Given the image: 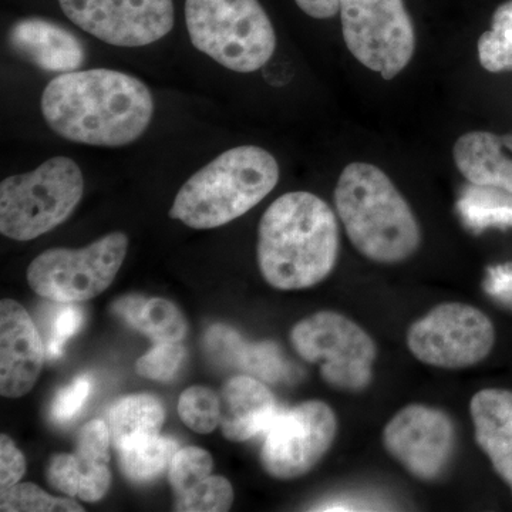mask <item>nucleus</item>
<instances>
[{"label": "nucleus", "instance_id": "1", "mask_svg": "<svg viewBox=\"0 0 512 512\" xmlns=\"http://www.w3.org/2000/svg\"><path fill=\"white\" fill-rule=\"evenodd\" d=\"M40 109L53 133L77 144L123 147L134 143L154 117L146 83L110 69L76 70L43 90Z\"/></svg>", "mask_w": 512, "mask_h": 512}, {"label": "nucleus", "instance_id": "2", "mask_svg": "<svg viewBox=\"0 0 512 512\" xmlns=\"http://www.w3.org/2000/svg\"><path fill=\"white\" fill-rule=\"evenodd\" d=\"M339 249L335 211L312 192L282 195L259 221V271L279 291H299L325 281L338 264Z\"/></svg>", "mask_w": 512, "mask_h": 512}, {"label": "nucleus", "instance_id": "3", "mask_svg": "<svg viewBox=\"0 0 512 512\" xmlns=\"http://www.w3.org/2000/svg\"><path fill=\"white\" fill-rule=\"evenodd\" d=\"M335 205L353 247L370 261L400 264L419 251V221L402 192L376 165H346L336 184Z\"/></svg>", "mask_w": 512, "mask_h": 512}, {"label": "nucleus", "instance_id": "4", "mask_svg": "<svg viewBox=\"0 0 512 512\" xmlns=\"http://www.w3.org/2000/svg\"><path fill=\"white\" fill-rule=\"evenodd\" d=\"M279 177L278 161L265 148H231L185 181L168 215L194 229L222 227L268 197Z\"/></svg>", "mask_w": 512, "mask_h": 512}, {"label": "nucleus", "instance_id": "5", "mask_svg": "<svg viewBox=\"0 0 512 512\" xmlns=\"http://www.w3.org/2000/svg\"><path fill=\"white\" fill-rule=\"evenodd\" d=\"M191 43L225 69L261 70L276 50V33L259 0H185Z\"/></svg>", "mask_w": 512, "mask_h": 512}, {"label": "nucleus", "instance_id": "6", "mask_svg": "<svg viewBox=\"0 0 512 512\" xmlns=\"http://www.w3.org/2000/svg\"><path fill=\"white\" fill-rule=\"evenodd\" d=\"M84 194L82 168L69 157H53L29 173L0 184V232L28 242L63 224Z\"/></svg>", "mask_w": 512, "mask_h": 512}, {"label": "nucleus", "instance_id": "7", "mask_svg": "<svg viewBox=\"0 0 512 512\" xmlns=\"http://www.w3.org/2000/svg\"><path fill=\"white\" fill-rule=\"evenodd\" d=\"M291 343L305 362L318 363L333 389L360 393L372 384L375 340L348 316L332 311L308 316L293 326Z\"/></svg>", "mask_w": 512, "mask_h": 512}, {"label": "nucleus", "instance_id": "8", "mask_svg": "<svg viewBox=\"0 0 512 512\" xmlns=\"http://www.w3.org/2000/svg\"><path fill=\"white\" fill-rule=\"evenodd\" d=\"M127 251L124 232H111L86 248L47 249L29 265L30 288L53 302L90 301L113 284Z\"/></svg>", "mask_w": 512, "mask_h": 512}, {"label": "nucleus", "instance_id": "9", "mask_svg": "<svg viewBox=\"0 0 512 512\" xmlns=\"http://www.w3.org/2000/svg\"><path fill=\"white\" fill-rule=\"evenodd\" d=\"M343 39L363 66L392 80L416 50V32L403 0H342Z\"/></svg>", "mask_w": 512, "mask_h": 512}, {"label": "nucleus", "instance_id": "10", "mask_svg": "<svg viewBox=\"0 0 512 512\" xmlns=\"http://www.w3.org/2000/svg\"><path fill=\"white\" fill-rule=\"evenodd\" d=\"M407 348L419 362L437 369L476 366L495 345L493 322L476 306L440 303L407 330Z\"/></svg>", "mask_w": 512, "mask_h": 512}, {"label": "nucleus", "instance_id": "11", "mask_svg": "<svg viewBox=\"0 0 512 512\" xmlns=\"http://www.w3.org/2000/svg\"><path fill=\"white\" fill-rule=\"evenodd\" d=\"M264 434L261 464L266 473L276 480H296L329 453L338 436V417L328 403L308 400L279 409Z\"/></svg>", "mask_w": 512, "mask_h": 512}, {"label": "nucleus", "instance_id": "12", "mask_svg": "<svg viewBox=\"0 0 512 512\" xmlns=\"http://www.w3.org/2000/svg\"><path fill=\"white\" fill-rule=\"evenodd\" d=\"M382 441L387 453L410 476L434 483L453 460L456 426L443 410L413 403L394 414L384 427Z\"/></svg>", "mask_w": 512, "mask_h": 512}, {"label": "nucleus", "instance_id": "13", "mask_svg": "<svg viewBox=\"0 0 512 512\" xmlns=\"http://www.w3.org/2000/svg\"><path fill=\"white\" fill-rule=\"evenodd\" d=\"M74 25L107 45L143 47L174 28L173 0H59Z\"/></svg>", "mask_w": 512, "mask_h": 512}, {"label": "nucleus", "instance_id": "14", "mask_svg": "<svg viewBox=\"0 0 512 512\" xmlns=\"http://www.w3.org/2000/svg\"><path fill=\"white\" fill-rule=\"evenodd\" d=\"M111 436L103 420H92L80 430L76 451L56 454L47 468V480L59 493L97 503L109 491Z\"/></svg>", "mask_w": 512, "mask_h": 512}, {"label": "nucleus", "instance_id": "15", "mask_svg": "<svg viewBox=\"0 0 512 512\" xmlns=\"http://www.w3.org/2000/svg\"><path fill=\"white\" fill-rule=\"evenodd\" d=\"M43 346L35 322L20 303L3 299L0 303V393L22 397L35 386L45 362Z\"/></svg>", "mask_w": 512, "mask_h": 512}, {"label": "nucleus", "instance_id": "16", "mask_svg": "<svg viewBox=\"0 0 512 512\" xmlns=\"http://www.w3.org/2000/svg\"><path fill=\"white\" fill-rule=\"evenodd\" d=\"M8 40L18 55L43 72H76L86 62L82 40L52 20L20 19L10 28Z\"/></svg>", "mask_w": 512, "mask_h": 512}, {"label": "nucleus", "instance_id": "17", "mask_svg": "<svg viewBox=\"0 0 512 512\" xmlns=\"http://www.w3.org/2000/svg\"><path fill=\"white\" fill-rule=\"evenodd\" d=\"M220 400L222 433L235 443L264 434L279 410L271 390L251 375L229 379Z\"/></svg>", "mask_w": 512, "mask_h": 512}, {"label": "nucleus", "instance_id": "18", "mask_svg": "<svg viewBox=\"0 0 512 512\" xmlns=\"http://www.w3.org/2000/svg\"><path fill=\"white\" fill-rule=\"evenodd\" d=\"M474 436L512 491V390L484 389L470 403Z\"/></svg>", "mask_w": 512, "mask_h": 512}, {"label": "nucleus", "instance_id": "19", "mask_svg": "<svg viewBox=\"0 0 512 512\" xmlns=\"http://www.w3.org/2000/svg\"><path fill=\"white\" fill-rule=\"evenodd\" d=\"M454 163L468 183L512 194V133L471 131L456 141Z\"/></svg>", "mask_w": 512, "mask_h": 512}, {"label": "nucleus", "instance_id": "20", "mask_svg": "<svg viewBox=\"0 0 512 512\" xmlns=\"http://www.w3.org/2000/svg\"><path fill=\"white\" fill-rule=\"evenodd\" d=\"M164 421V406L156 396L131 394L117 400L109 412L111 443L117 454L156 439L160 436Z\"/></svg>", "mask_w": 512, "mask_h": 512}, {"label": "nucleus", "instance_id": "21", "mask_svg": "<svg viewBox=\"0 0 512 512\" xmlns=\"http://www.w3.org/2000/svg\"><path fill=\"white\" fill-rule=\"evenodd\" d=\"M111 309L131 328L156 343L181 342L187 335V319L168 299L127 295L114 302Z\"/></svg>", "mask_w": 512, "mask_h": 512}, {"label": "nucleus", "instance_id": "22", "mask_svg": "<svg viewBox=\"0 0 512 512\" xmlns=\"http://www.w3.org/2000/svg\"><path fill=\"white\" fill-rule=\"evenodd\" d=\"M180 450L171 437L158 436L143 446L117 454L124 476L134 483L154 480L170 467L174 454Z\"/></svg>", "mask_w": 512, "mask_h": 512}, {"label": "nucleus", "instance_id": "23", "mask_svg": "<svg viewBox=\"0 0 512 512\" xmlns=\"http://www.w3.org/2000/svg\"><path fill=\"white\" fill-rule=\"evenodd\" d=\"M458 208L473 228L512 225V194L500 188L474 185L461 197Z\"/></svg>", "mask_w": 512, "mask_h": 512}, {"label": "nucleus", "instance_id": "24", "mask_svg": "<svg viewBox=\"0 0 512 512\" xmlns=\"http://www.w3.org/2000/svg\"><path fill=\"white\" fill-rule=\"evenodd\" d=\"M478 57L487 72L512 70V0L498 6L491 29L478 39Z\"/></svg>", "mask_w": 512, "mask_h": 512}, {"label": "nucleus", "instance_id": "25", "mask_svg": "<svg viewBox=\"0 0 512 512\" xmlns=\"http://www.w3.org/2000/svg\"><path fill=\"white\" fill-rule=\"evenodd\" d=\"M178 414L195 433L210 434L221 424V400L204 386L184 390L178 400Z\"/></svg>", "mask_w": 512, "mask_h": 512}, {"label": "nucleus", "instance_id": "26", "mask_svg": "<svg viewBox=\"0 0 512 512\" xmlns=\"http://www.w3.org/2000/svg\"><path fill=\"white\" fill-rule=\"evenodd\" d=\"M0 510L3 512H82L84 508L69 498L52 497L36 484L18 483L2 491Z\"/></svg>", "mask_w": 512, "mask_h": 512}, {"label": "nucleus", "instance_id": "27", "mask_svg": "<svg viewBox=\"0 0 512 512\" xmlns=\"http://www.w3.org/2000/svg\"><path fill=\"white\" fill-rule=\"evenodd\" d=\"M234 503V488L227 478L208 476L187 493L175 498V510L185 512L228 511Z\"/></svg>", "mask_w": 512, "mask_h": 512}, {"label": "nucleus", "instance_id": "28", "mask_svg": "<svg viewBox=\"0 0 512 512\" xmlns=\"http://www.w3.org/2000/svg\"><path fill=\"white\" fill-rule=\"evenodd\" d=\"M212 467L214 463H212L211 454L204 448H180L168 467V478H170L175 498L187 493L192 487L211 476Z\"/></svg>", "mask_w": 512, "mask_h": 512}, {"label": "nucleus", "instance_id": "29", "mask_svg": "<svg viewBox=\"0 0 512 512\" xmlns=\"http://www.w3.org/2000/svg\"><path fill=\"white\" fill-rule=\"evenodd\" d=\"M187 352L180 342L156 343L154 348L137 360L138 375L156 382L168 383L177 376Z\"/></svg>", "mask_w": 512, "mask_h": 512}, {"label": "nucleus", "instance_id": "30", "mask_svg": "<svg viewBox=\"0 0 512 512\" xmlns=\"http://www.w3.org/2000/svg\"><path fill=\"white\" fill-rule=\"evenodd\" d=\"M92 379L89 376H80L56 394L50 406V417L57 424H66L72 421L83 409L90 393H92Z\"/></svg>", "mask_w": 512, "mask_h": 512}, {"label": "nucleus", "instance_id": "31", "mask_svg": "<svg viewBox=\"0 0 512 512\" xmlns=\"http://www.w3.org/2000/svg\"><path fill=\"white\" fill-rule=\"evenodd\" d=\"M84 320L83 311L73 303H66L53 319L52 330L46 342V356L50 360H57L63 356L64 345L67 340L76 335L77 330L82 328Z\"/></svg>", "mask_w": 512, "mask_h": 512}, {"label": "nucleus", "instance_id": "32", "mask_svg": "<svg viewBox=\"0 0 512 512\" xmlns=\"http://www.w3.org/2000/svg\"><path fill=\"white\" fill-rule=\"evenodd\" d=\"M26 473L25 456L6 434L0 437V490L18 484Z\"/></svg>", "mask_w": 512, "mask_h": 512}, {"label": "nucleus", "instance_id": "33", "mask_svg": "<svg viewBox=\"0 0 512 512\" xmlns=\"http://www.w3.org/2000/svg\"><path fill=\"white\" fill-rule=\"evenodd\" d=\"M485 289L495 298L512 305V264L488 269Z\"/></svg>", "mask_w": 512, "mask_h": 512}, {"label": "nucleus", "instance_id": "34", "mask_svg": "<svg viewBox=\"0 0 512 512\" xmlns=\"http://www.w3.org/2000/svg\"><path fill=\"white\" fill-rule=\"evenodd\" d=\"M298 8L313 19H332L338 15L342 0H295Z\"/></svg>", "mask_w": 512, "mask_h": 512}]
</instances>
